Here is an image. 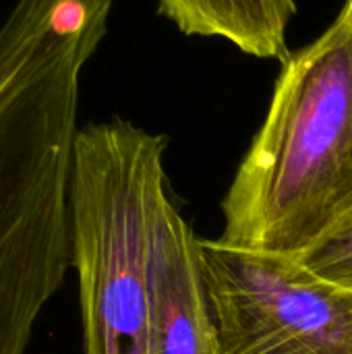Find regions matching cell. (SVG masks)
I'll list each match as a JSON object with an SVG mask.
<instances>
[{
    "label": "cell",
    "instance_id": "obj_7",
    "mask_svg": "<svg viewBox=\"0 0 352 354\" xmlns=\"http://www.w3.org/2000/svg\"><path fill=\"white\" fill-rule=\"evenodd\" d=\"M299 259L328 282L352 290V212Z\"/></svg>",
    "mask_w": 352,
    "mask_h": 354
},
{
    "label": "cell",
    "instance_id": "obj_8",
    "mask_svg": "<svg viewBox=\"0 0 352 354\" xmlns=\"http://www.w3.org/2000/svg\"><path fill=\"white\" fill-rule=\"evenodd\" d=\"M344 4H346V6H351V8H352V0H346Z\"/></svg>",
    "mask_w": 352,
    "mask_h": 354
},
{
    "label": "cell",
    "instance_id": "obj_2",
    "mask_svg": "<svg viewBox=\"0 0 352 354\" xmlns=\"http://www.w3.org/2000/svg\"><path fill=\"white\" fill-rule=\"evenodd\" d=\"M220 243L301 257L352 212V8L282 60L222 201Z\"/></svg>",
    "mask_w": 352,
    "mask_h": 354
},
{
    "label": "cell",
    "instance_id": "obj_4",
    "mask_svg": "<svg viewBox=\"0 0 352 354\" xmlns=\"http://www.w3.org/2000/svg\"><path fill=\"white\" fill-rule=\"evenodd\" d=\"M216 354H352V290L299 257L201 239Z\"/></svg>",
    "mask_w": 352,
    "mask_h": 354
},
{
    "label": "cell",
    "instance_id": "obj_5",
    "mask_svg": "<svg viewBox=\"0 0 352 354\" xmlns=\"http://www.w3.org/2000/svg\"><path fill=\"white\" fill-rule=\"evenodd\" d=\"M149 274V354H216L201 239L168 193L154 216Z\"/></svg>",
    "mask_w": 352,
    "mask_h": 354
},
{
    "label": "cell",
    "instance_id": "obj_6",
    "mask_svg": "<svg viewBox=\"0 0 352 354\" xmlns=\"http://www.w3.org/2000/svg\"><path fill=\"white\" fill-rule=\"evenodd\" d=\"M162 17L185 35L220 37L247 56L286 60L297 0H158Z\"/></svg>",
    "mask_w": 352,
    "mask_h": 354
},
{
    "label": "cell",
    "instance_id": "obj_1",
    "mask_svg": "<svg viewBox=\"0 0 352 354\" xmlns=\"http://www.w3.org/2000/svg\"><path fill=\"white\" fill-rule=\"evenodd\" d=\"M114 0H17L0 25V354H25L71 268L81 75Z\"/></svg>",
    "mask_w": 352,
    "mask_h": 354
},
{
    "label": "cell",
    "instance_id": "obj_3",
    "mask_svg": "<svg viewBox=\"0 0 352 354\" xmlns=\"http://www.w3.org/2000/svg\"><path fill=\"white\" fill-rule=\"evenodd\" d=\"M168 139L129 120L79 129L68 185L83 354H149V251Z\"/></svg>",
    "mask_w": 352,
    "mask_h": 354
}]
</instances>
